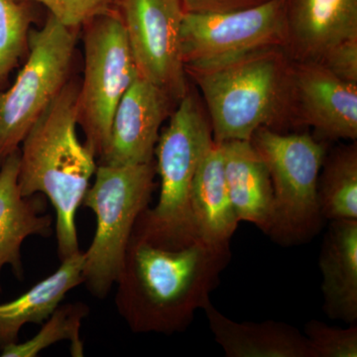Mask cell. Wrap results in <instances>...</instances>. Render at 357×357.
<instances>
[{
    "label": "cell",
    "mask_w": 357,
    "mask_h": 357,
    "mask_svg": "<svg viewBox=\"0 0 357 357\" xmlns=\"http://www.w3.org/2000/svg\"><path fill=\"white\" fill-rule=\"evenodd\" d=\"M286 39L285 0L223 13H185L181 54L185 67L218 62L269 47Z\"/></svg>",
    "instance_id": "9"
},
{
    "label": "cell",
    "mask_w": 357,
    "mask_h": 357,
    "mask_svg": "<svg viewBox=\"0 0 357 357\" xmlns=\"http://www.w3.org/2000/svg\"><path fill=\"white\" fill-rule=\"evenodd\" d=\"M290 65L283 47H269L185 67L203 96L215 143L250 141L261 128H288Z\"/></svg>",
    "instance_id": "3"
},
{
    "label": "cell",
    "mask_w": 357,
    "mask_h": 357,
    "mask_svg": "<svg viewBox=\"0 0 357 357\" xmlns=\"http://www.w3.org/2000/svg\"><path fill=\"white\" fill-rule=\"evenodd\" d=\"M156 164H98L83 204L96 215L95 236L84 251V284L96 299L109 295L123 263L136 220L149 208Z\"/></svg>",
    "instance_id": "4"
},
{
    "label": "cell",
    "mask_w": 357,
    "mask_h": 357,
    "mask_svg": "<svg viewBox=\"0 0 357 357\" xmlns=\"http://www.w3.org/2000/svg\"><path fill=\"white\" fill-rule=\"evenodd\" d=\"M211 332L227 357H312L306 335L289 324L267 321L237 323L204 305Z\"/></svg>",
    "instance_id": "16"
},
{
    "label": "cell",
    "mask_w": 357,
    "mask_h": 357,
    "mask_svg": "<svg viewBox=\"0 0 357 357\" xmlns=\"http://www.w3.org/2000/svg\"><path fill=\"white\" fill-rule=\"evenodd\" d=\"M185 13H223L243 10L268 0H180Z\"/></svg>",
    "instance_id": "26"
},
{
    "label": "cell",
    "mask_w": 357,
    "mask_h": 357,
    "mask_svg": "<svg viewBox=\"0 0 357 357\" xmlns=\"http://www.w3.org/2000/svg\"><path fill=\"white\" fill-rule=\"evenodd\" d=\"M50 276L38 282L23 295L0 304V351L18 342L20 331L28 324H43L60 306L66 295L84 284L83 251L61 261Z\"/></svg>",
    "instance_id": "19"
},
{
    "label": "cell",
    "mask_w": 357,
    "mask_h": 357,
    "mask_svg": "<svg viewBox=\"0 0 357 357\" xmlns=\"http://www.w3.org/2000/svg\"><path fill=\"white\" fill-rule=\"evenodd\" d=\"M321 168L318 198L324 220H357L356 143L326 155Z\"/></svg>",
    "instance_id": "20"
},
{
    "label": "cell",
    "mask_w": 357,
    "mask_h": 357,
    "mask_svg": "<svg viewBox=\"0 0 357 357\" xmlns=\"http://www.w3.org/2000/svg\"><path fill=\"white\" fill-rule=\"evenodd\" d=\"M143 211L117 278L115 305L133 333L173 335L187 330L211 300L229 264V245L169 236Z\"/></svg>",
    "instance_id": "1"
},
{
    "label": "cell",
    "mask_w": 357,
    "mask_h": 357,
    "mask_svg": "<svg viewBox=\"0 0 357 357\" xmlns=\"http://www.w3.org/2000/svg\"><path fill=\"white\" fill-rule=\"evenodd\" d=\"M89 312V307L81 302L60 305L36 335L23 344L16 342L4 347L1 356L35 357L52 344L68 340L72 356L83 357L84 345L81 338V328Z\"/></svg>",
    "instance_id": "21"
},
{
    "label": "cell",
    "mask_w": 357,
    "mask_h": 357,
    "mask_svg": "<svg viewBox=\"0 0 357 357\" xmlns=\"http://www.w3.org/2000/svg\"><path fill=\"white\" fill-rule=\"evenodd\" d=\"M324 311L328 318L357 321V220H332L319 255Z\"/></svg>",
    "instance_id": "17"
},
{
    "label": "cell",
    "mask_w": 357,
    "mask_h": 357,
    "mask_svg": "<svg viewBox=\"0 0 357 357\" xmlns=\"http://www.w3.org/2000/svg\"><path fill=\"white\" fill-rule=\"evenodd\" d=\"M177 105L168 93L138 76L112 117L109 143L100 157L102 165L151 163L160 128Z\"/></svg>",
    "instance_id": "12"
},
{
    "label": "cell",
    "mask_w": 357,
    "mask_h": 357,
    "mask_svg": "<svg viewBox=\"0 0 357 357\" xmlns=\"http://www.w3.org/2000/svg\"><path fill=\"white\" fill-rule=\"evenodd\" d=\"M46 7L49 14L66 27H83L98 16L119 10V0H20Z\"/></svg>",
    "instance_id": "24"
},
{
    "label": "cell",
    "mask_w": 357,
    "mask_h": 357,
    "mask_svg": "<svg viewBox=\"0 0 357 357\" xmlns=\"http://www.w3.org/2000/svg\"><path fill=\"white\" fill-rule=\"evenodd\" d=\"M119 11L138 75L178 103L190 91L181 54L185 13L180 0H119Z\"/></svg>",
    "instance_id": "10"
},
{
    "label": "cell",
    "mask_w": 357,
    "mask_h": 357,
    "mask_svg": "<svg viewBox=\"0 0 357 357\" xmlns=\"http://www.w3.org/2000/svg\"><path fill=\"white\" fill-rule=\"evenodd\" d=\"M32 18L30 3L0 0V91L8 86L11 74L28 53Z\"/></svg>",
    "instance_id": "22"
},
{
    "label": "cell",
    "mask_w": 357,
    "mask_h": 357,
    "mask_svg": "<svg viewBox=\"0 0 357 357\" xmlns=\"http://www.w3.org/2000/svg\"><path fill=\"white\" fill-rule=\"evenodd\" d=\"M273 187V215L268 236L281 245L306 243L323 225L318 181L326 145L307 132L257 129L250 139Z\"/></svg>",
    "instance_id": "5"
},
{
    "label": "cell",
    "mask_w": 357,
    "mask_h": 357,
    "mask_svg": "<svg viewBox=\"0 0 357 357\" xmlns=\"http://www.w3.org/2000/svg\"><path fill=\"white\" fill-rule=\"evenodd\" d=\"M213 143L208 114L189 91L178 102L155 148L160 196L153 208L144 211L155 229L183 238L199 237L192 218L190 191L197 169Z\"/></svg>",
    "instance_id": "7"
},
{
    "label": "cell",
    "mask_w": 357,
    "mask_h": 357,
    "mask_svg": "<svg viewBox=\"0 0 357 357\" xmlns=\"http://www.w3.org/2000/svg\"><path fill=\"white\" fill-rule=\"evenodd\" d=\"M190 206L197 232L203 241L229 245L239 220L227 191L222 145L215 141L192 178Z\"/></svg>",
    "instance_id": "18"
},
{
    "label": "cell",
    "mask_w": 357,
    "mask_h": 357,
    "mask_svg": "<svg viewBox=\"0 0 357 357\" xmlns=\"http://www.w3.org/2000/svg\"><path fill=\"white\" fill-rule=\"evenodd\" d=\"M312 357H356L357 326L349 328H333L312 319L305 326Z\"/></svg>",
    "instance_id": "23"
},
{
    "label": "cell",
    "mask_w": 357,
    "mask_h": 357,
    "mask_svg": "<svg viewBox=\"0 0 357 357\" xmlns=\"http://www.w3.org/2000/svg\"><path fill=\"white\" fill-rule=\"evenodd\" d=\"M318 63L340 79L357 84V38L335 45Z\"/></svg>",
    "instance_id": "25"
},
{
    "label": "cell",
    "mask_w": 357,
    "mask_h": 357,
    "mask_svg": "<svg viewBox=\"0 0 357 357\" xmlns=\"http://www.w3.org/2000/svg\"><path fill=\"white\" fill-rule=\"evenodd\" d=\"M288 128H312L319 140L357 139V84L324 66L291 60Z\"/></svg>",
    "instance_id": "11"
},
{
    "label": "cell",
    "mask_w": 357,
    "mask_h": 357,
    "mask_svg": "<svg viewBox=\"0 0 357 357\" xmlns=\"http://www.w3.org/2000/svg\"><path fill=\"white\" fill-rule=\"evenodd\" d=\"M79 86L68 82L35 122L20 148L21 194L44 195L53 204L61 261L79 251L77 211L98 165L95 152L77 136Z\"/></svg>",
    "instance_id": "2"
},
{
    "label": "cell",
    "mask_w": 357,
    "mask_h": 357,
    "mask_svg": "<svg viewBox=\"0 0 357 357\" xmlns=\"http://www.w3.org/2000/svg\"><path fill=\"white\" fill-rule=\"evenodd\" d=\"M79 29L49 14L29 35L27 60L10 86L0 91V164L14 152L69 79Z\"/></svg>",
    "instance_id": "6"
},
{
    "label": "cell",
    "mask_w": 357,
    "mask_h": 357,
    "mask_svg": "<svg viewBox=\"0 0 357 357\" xmlns=\"http://www.w3.org/2000/svg\"><path fill=\"white\" fill-rule=\"evenodd\" d=\"M222 145L225 181L239 222L253 223L269 234L273 215V187L264 161L250 141L232 140Z\"/></svg>",
    "instance_id": "15"
},
{
    "label": "cell",
    "mask_w": 357,
    "mask_h": 357,
    "mask_svg": "<svg viewBox=\"0 0 357 357\" xmlns=\"http://www.w3.org/2000/svg\"><path fill=\"white\" fill-rule=\"evenodd\" d=\"M20 161V148L0 164V275L6 265H10L20 278L23 243L29 236H51L53 218L45 213L46 204L41 195L21 194Z\"/></svg>",
    "instance_id": "14"
},
{
    "label": "cell",
    "mask_w": 357,
    "mask_h": 357,
    "mask_svg": "<svg viewBox=\"0 0 357 357\" xmlns=\"http://www.w3.org/2000/svg\"><path fill=\"white\" fill-rule=\"evenodd\" d=\"M284 50L292 61L318 63L335 45L357 38V0H285Z\"/></svg>",
    "instance_id": "13"
},
{
    "label": "cell",
    "mask_w": 357,
    "mask_h": 357,
    "mask_svg": "<svg viewBox=\"0 0 357 357\" xmlns=\"http://www.w3.org/2000/svg\"><path fill=\"white\" fill-rule=\"evenodd\" d=\"M84 27V70L79 86V126L100 158L109 143L115 109L138 75L119 11Z\"/></svg>",
    "instance_id": "8"
}]
</instances>
